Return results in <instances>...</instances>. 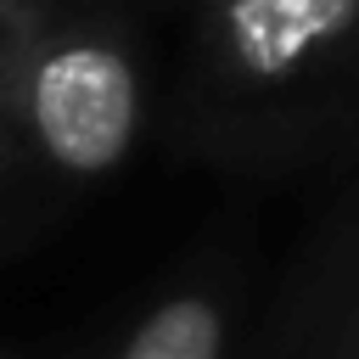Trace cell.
<instances>
[{
    "label": "cell",
    "instance_id": "7a4b0ae2",
    "mask_svg": "<svg viewBox=\"0 0 359 359\" xmlns=\"http://www.w3.org/2000/svg\"><path fill=\"white\" fill-rule=\"evenodd\" d=\"M208 39L230 84L292 95L359 56V0H213Z\"/></svg>",
    "mask_w": 359,
    "mask_h": 359
},
{
    "label": "cell",
    "instance_id": "277c9868",
    "mask_svg": "<svg viewBox=\"0 0 359 359\" xmlns=\"http://www.w3.org/2000/svg\"><path fill=\"white\" fill-rule=\"evenodd\" d=\"M45 39V17L34 0H0V123L22 112V84L34 67V50Z\"/></svg>",
    "mask_w": 359,
    "mask_h": 359
},
{
    "label": "cell",
    "instance_id": "3957f363",
    "mask_svg": "<svg viewBox=\"0 0 359 359\" xmlns=\"http://www.w3.org/2000/svg\"><path fill=\"white\" fill-rule=\"evenodd\" d=\"M224 342H230L224 303L208 292H180L135 325L118 359H224Z\"/></svg>",
    "mask_w": 359,
    "mask_h": 359
},
{
    "label": "cell",
    "instance_id": "6da1fadb",
    "mask_svg": "<svg viewBox=\"0 0 359 359\" xmlns=\"http://www.w3.org/2000/svg\"><path fill=\"white\" fill-rule=\"evenodd\" d=\"M22 118L50 163L67 174L112 168L140 129V79L135 62L101 34H56L39 39Z\"/></svg>",
    "mask_w": 359,
    "mask_h": 359
},
{
    "label": "cell",
    "instance_id": "5b68a950",
    "mask_svg": "<svg viewBox=\"0 0 359 359\" xmlns=\"http://www.w3.org/2000/svg\"><path fill=\"white\" fill-rule=\"evenodd\" d=\"M303 359H359V230L342 252V275L331 286V309Z\"/></svg>",
    "mask_w": 359,
    "mask_h": 359
}]
</instances>
